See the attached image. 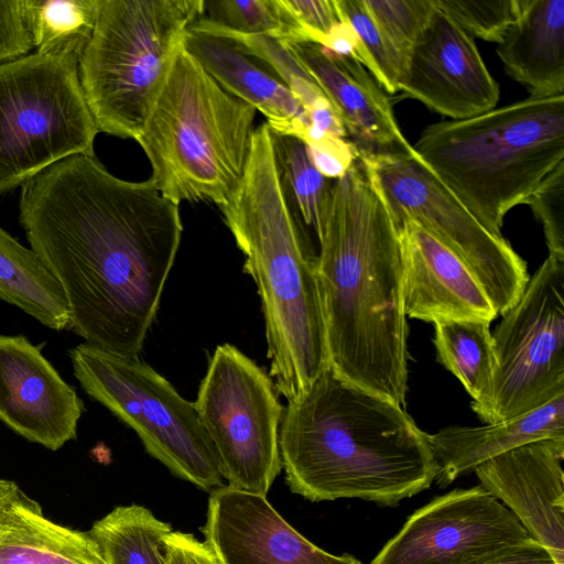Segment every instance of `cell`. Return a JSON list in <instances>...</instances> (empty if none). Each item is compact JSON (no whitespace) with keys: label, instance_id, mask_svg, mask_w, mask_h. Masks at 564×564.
Returning a JSON list of instances; mask_svg holds the SVG:
<instances>
[{"label":"cell","instance_id":"6da1fadb","mask_svg":"<svg viewBox=\"0 0 564 564\" xmlns=\"http://www.w3.org/2000/svg\"><path fill=\"white\" fill-rule=\"evenodd\" d=\"M19 220L62 288L69 329L138 357L180 248L178 205L150 178L124 181L95 155L76 154L21 186Z\"/></svg>","mask_w":564,"mask_h":564},{"label":"cell","instance_id":"7a4b0ae2","mask_svg":"<svg viewBox=\"0 0 564 564\" xmlns=\"http://www.w3.org/2000/svg\"><path fill=\"white\" fill-rule=\"evenodd\" d=\"M316 235L329 367L404 408L409 325L400 231L358 159L332 183Z\"/></svg>","mask_w":564,"mask_h":564},{"label":"cell","instance_id":"3957f363","mask_svg":"<svg viewBox=\"0 0 564 564\" xmlns=\"http://www.w3.org/2000/svg\"><path fill=\"white\" fill-rule=\"evenodd\" d=\"M279 442L290 490L313 502L397 506L427 489L438 470L429 434L403 406L329 366L288 402Z\"/></svg>","mask_w":564,"mask_h":564},{"label":"cell","instance_id":"277c9868","mask_svg":"<svg viewBox=\"0 0 564 564\" xmlns=\"http://www.w3.org/2000/svg\"><path fill=\"white\" fill-rule=\"evenodd\" d=\"M218 207L260 296L269 376L292 401L329 361L317 256L285 198L267 123L254 129L242 177Z\"/></svg>","mask_w":564,"mask_h":564},{"label":"cell","instance_id":"5b68a950","mask_svg":"<svg viewBox=\"0 0 564 564\" xmlns=\"http://www.w3.org/2000/svg\"><path fill=\"white\" fill-rule=\"evenodd\" d=\"M422 162L491 234L564 162V94L525 99L427 126Z\"/></svg>","mask_w":564,"mask_h":564},{"label":"cell","instance_id":"8992f818","mask_svg":"<svg viewBox=\"0 0 564 564\" xmlns=\"http://www.w3.org/2000/svg\"><path fill=\"white\" fill-rule=\"evenodd\" d=\"M257 110L182 46L135 139L169 200L221 205L242 177Z\"/></svg>","mask_w":564,"mask_h":564},{"label":"cell","instance_id":"52a82bcc","mask_svg":"<svg viewBox=\"0 0 564 564\" xmlns=\"http://www.w3.org/2000/svg\"><path fill=\"white\" fill-rule=\"evenodd\" d=\"M204 0H102L78 62L99 132L137 139Z\"/></svg>","mask_w":564,"mask_h":564},{"label":"cell","instance_id":"ba28073f","mask_svg":"<svg viewBox=\"0 0 564 564\" xmlns=\"http://www.w3.org/2000/svg\"><path fill=\"white\" fill-rule=\"evenodd\" d=\"M68 355L82 389L132 429L145 451L174 476L207 492L225 485L194 402L162 375L138 357L85 341Z\"/></svg>","mask_w":564,"mask_h":564},{"label":"cell","instance_id":"9c48e42d","mask_svg":"<svg viewBox=\"0 0 564 564\" xmlns=\"http://www.w3.org/2000/svg\"><path fill=\"white\" fill-rule=\"evenodd\" d=\"M99 132L78 62L40 53L0 65V194L76 154Z\"/></svg>","mask_w":564,"mask_h":564},{"label":"cell","instance_id":"30bf717a","mask_svg":"<svg viewBox=\"0 0 564 564\" xmlns=\"http://www.w3.org/2000/svg\"><path fill=\"white\" fill-rule=\"evenodd\" d=\"M394 221L413 220L471 270L498 315L517 304L528 282L525 261L503 236L487 230L412 153H359Z\"/></svg>","mask_w":564,"mask_h":564},{"label":"cell","instance_id":"8fae6325","mask_svg":"<svg viewBox=\"0 0 564 564\" xmlns=\"http://www.w3.org/2000/svg\"><path fill=\"white\" fill-rule=\"evenodd\" d=\"M194 405L227 485L267 497L282 469L284 408L272 378L236 346L218 345Z\"/></svg>","mask_w":564,"mask_h":564},{"label":"cell","instance_id":"7c38bea8","mask_svg":"<svg viewBox=\"0 0 564 564\" xmlns=\"http://www.w3.org/2000/svg\"><path fill=\"white\" fill-rule=\"evenodd\" d=\"M491 336L494 423L564 393V262L544 260Z\"/></svg>","mask_w":564,"mask_h":564},{"label":"cell","instance_id":"4fadbf2b","mask_svg":"<svg viewBox=\"0 0 564 564\" xmlns=\"http://www.w3.org/2000/svg\"><path fill=\"white\" fill-rule=\"evenodd\" d=\"M530 538L481 485L457 488L414 511L371 564H475Z\"/></svg>","mask_w":564,"mask_h":564},{"label":"cell","instance_id":"5bb4252c","mask_svg":"<svg viewBox=\"0 0 564 564\" xmlns=\"http://www.w3.org/2000/svg\"><path fill=\"white\" fill-rule=\"evenodd\" d=\"M399 93L451 120L495 108L500 94L474 39L437 7L412 48Z\"/></svg>","mask_w":564,"mask_h":564},{"label":"cell","instance_id":"9a60e30c","mask_svg":"<svg viewBox=\"0 0 564 564\" xmlns=\"http://www.w3.org/2000/svg\"><path fill=\"white\" fill-rule=\"evenodd\" d=\"M85 405L25 336L0 335V421L51 451L76 440Z\"/></svg>","mask_w":564,"mask_h":564},{"label":"cell","instance_id":"2e32d148","mask_svg":"<svg viewBox=\"0 0 564 564\" xmlns=\"http://www.w3.org/2000/svg\"><path fill=\"white\" fill-rule=\"evenodd\" d=\"M209 494L200 530L220 564H361L350 554L333 555L310 542L264 496L228 485Z\"/></svg>","mask_w":564,"mask_h":564},{"label":"cell","instance_id":"e0dca14e","mask_svg":"<svg viewBox=\"0 0 564 564\" xmlns=\"http://www.w3.org/2000/svg\"><path fill=\"white\" fill-rule=\"evenodd\" d=\"M564 440H540L474 470L480 485L518 518L530 536L564 564Z\"/></svg>","mask_w":564,"mask_h":564},{"label":"cell","instance_id":"ac0fdd59","mask_svg":"<svg viewBox=\"0 0 564 564\" xmlns=\"http://www.w3.org/2000/svg\"><path fill=\"white\" fill-rule=\"evenodd\" d=\"M397 225L406 317L435 323L492 322L498 316L485 290L458 256L417 223L401 220Z\"/></svg>","mask_w":564,"mask_h":564},{"label":"cell","instance_id":"d6986e66","mask_svg":"<svg viewBox=\"0 0 564 564\" xmlns=\"http://www.w3.org/2000/svg\"><path fill=\"white\" fill-rule=\"evenodd\" d=\"M328 98L359 153H412L386 91L357 61L312 42H282Z\"/></svg>","mask_w":564,"mask_h":564},{"label":"cell","instance_id":"ffe728a7","mask_svg":"<svg viewBox=\"0 0 564 564\" xmlns=\"http://www.w3.org/2000/svg\"><path fill=\"white\" fill-rule=\"evenodd\" d=\"M564 440V393L513 419L477 427L449 426L429 434L441 488L484 462L527 443Z\"/></svg>","mask_w":564,"mask_h":564},{"label":"cell","instance_id":"44dd1931","mask_svg":"<svg viewBox=\"0 0 564 564\" xmlns=\"http://www.w3.org/2000/svg\"><path fill=\"white\" fill-rule=\"evenodd\" d=\"M183 46L226 91L260 111L272 132L300 138L308 127L290 88L229 42L187 29Z\"/></svg>","mask_w":564,"mask_h":564},{"label":"cell","instance_id":"7402d4cb","mask_svg":"<svg viewBox=\"0 0 564 564\" xmlns=\"http://www.w3.org/2000/svg\"><path fill=\"white\" fill-rule=\"evenodd\" d=\"M497 54L530 96L564 94V0H525Z\"/></svg>","mask_w":564,"mask_h":564},{"label":"cell","instance_id":"603a6c76","mask_svg":"<svg viewBox=\"0 0 564 564\" xmlns=\"http://www.w3.org/2000/svg\"><path fill=\"white\" fill-rule=\"evenodd\" d=\"M0 564H106L89 531L45 517L20 488L0 503Z\"/></svg>","mask_w":564,"mask_h":564},{"label":"cell","instance_id":"cb8c5ba5","mask_svg":"<svg viewBox=\"0 0 564 564\" xmlns=\"http://www.w3.org/2000/svg\"><path fill=\"white\" fill-rule=\"evenodd\" d=\"M490 323L485 319L433 323L436 360L462 382L473 399V411L486 424L494 423L496 357Z\"/></svg>","mask_w":564,"mask_h":564},{"label":"cell","instance_id":"d4e9b609","mask_svg":"<svg viewBox=\"0 0 564 564\" xmlns=\"http://www.w3.org/2000/svg\"><path fill=\"white\" fill-rule=\"evenodd\" d=\"M0 300L54 330L69 329L61 285L30 249L0 228Z\"/></svg>","mask_w":564,"mask_h":564},{"label":"cell","instance_id":"484cf974","mask_svg":"<svg viewBox=\"0 0 564 564\" xmlns=\"http://www.w3.org/2000/svg\"><path fill=\"white\" fill-rule=\"evenodd\" d=\"M173 531L139 505L115 507L89 532L106 564H165V539Z\"/></svg>","mask_w":564,"mask_h":564},{"label":"cell","instance_id":"4316f807","mask_svg":"<svg viewBox=\"0 0 564 564\" xmlns=\"http://www.w3.org/2000/svg\"><path fill=\"white\" fill-rule=\"evenodd\" d=\"M101 4L102 0H25L36 53L79 62Z\"/></svg>","mask_w":564,"mask_h":564},{"label":"cell","instance_id":"83f0119b","mask_svg":"<svg viewBox=\"0 0 564 564\" xmlns=\"http://www.w3.org/2000/svg\"><path fill=\"white\" fill-rule=\"evenodd\" d=\"M280 183L291 209L315 231L328 200L332 183L314 165L307 145L299 138L271 131Z\"/></svg>","mask_w":564,"mask_h":564},{"label":"cell","instance_id":"f1b7e54d","mask_svg":"<svg viewBox=\"0 0 564 564\" xmlns=\"http://www.w3.org/2000/svg\"><path fill=\"white\" fill-rule=\"evenodd\" d=\"M188 30L223 39L246 55L269 64L280 76L282 83L295 95L304 111L321 99L327 98L317 83L279 40L260 34L236 32L212 22L203 15L196 19Z\"/></svg>","mask_w":564,"mask_h":564},{"label":"cell","instance_id":"f546056e","mask_svg":"<svg viewBox=\"0 0 564 564\" xmlns=\"http://www.w3.org/2000/svg\"><path fill=\"white\" fill-rule=\"evenodd\" d=\"M203 17L236 32L302 42L300 29L281 0H204Z\"/></svg>","mask_w":564,"mask_h":564},{"label":"cell","instance_id":"4dcf8cb0","mask_svg":"<svg viewBox=\"0 0 564 564\" xmlns=\"http://www.w3.org/2000/svg\"><path fill=\"white\" fill-rule=\"evenodd\" d=\"M339 20L346 21L359 36L373 65L372 77L389 94L399 93L405 66L373 21L364 0H334Z\"/></svg>","mask_w":564,"mask_h":564},{"label":"cell","instance_id":"1f68e13d","mask_svg":"<svg viewBox=\"0 0 564 564\" xmlns=\"http://www.w3.org/2000/svg\"><path fill=\"white\" fill-rule=\"evenodd\" d=\"M405 72L412 48L436 9L435 0H364ZM405 75V74H404Z\"/></svg>","mask_w":564,"mask_h":564},{"label":"cell","instance_id":"d6a6232c","mask_svg":"<svg viewBox=\"0 0 564 564\" xmlns=\"http://www.w3.org/2000/svg\"><path fill=\"white\" fill-rule=\"evenodd\" d=\"M525 0H435L473 39L499 44L518 20Z\"/></svg>","mask_w":564,"mask_h":564},{"label":"cell","instance_id":"836d02e7","mask_svg":"<svg viewBox=\"0 0 564 564\" xmlns=\"http://www.w3.org/2000/svg\"><path fill=\"white\" fill-rule=\"evenodd\" d=\"M524 204L542 224L549 257L564 262V162L541 182Z\"/></svg>","mask_w":564,"mask_h":564},{"label":"cell","instance_id":"e575fe53","mask_svg":"<svg viewBox=\"0 0 564 564\" xmlns=\"http://www.w3.org/2000/svg\"><path fill=\"white\" fill-rule=\"evenodd\" d=\"M32 48L25 0H0V65L29 55Z\"/></svg>","mask_w":564,"mask_h":564},{"label":"cell","instance_id":"d590c367","mask_svg":"<svg viewBox=\"0 0 564 564\" xmlns=\"http://www.w3.org/2000/svg\"><path fill=\"white\" fill-rule=\"evenodd\" d=\"M281 3L299 26L302 42L322 45L340 21L334 0H281Z\"/></svg>","mask_w":564,"mask_h":564},{"label":"cell","instance_id":"8d00e7d4","mask_svg":"<svg viewBox=\"0 0 564 564\" xmlns=\"http://www.w3.org/2000/svg\"><path fill=\"white\" fill-rule=\"evenodd\" d=\"M306 145L314 165L326 178L341 177L358 159L357 149L344 138L326 135Z\"/></svg>","mask_w":564,"mask_h":564},{"label":"cell","instance_id":"74e56055","mask_svg":"<svg viewBox=\"0 0 564 564\" xmlns=\"http://www.w3.org/2000/svg\"><path fill=\"white\" fill-rule=\"evenodd\" d=\"M165 564H220L212 547L192 533L172 531L165 539Z\"/></svg>","mask_w":564,"mask_h":564},{"label":"cell","instance_id":"f35d334b","mask_svg":"<svg viewBox=\"0 0 564 564\" xmlns=\"http://www.w3.org/2000/svg\"><path fill=\"white\" fill-rule=\"evenodd\" d=\"M475 564H556L549 551L538 541L529 540L502 549Z\"/></svg>","mask_w":564,"mask_h":564},{"label":"cell","instance_id":"ab89813d","mask_svg":"<svg viewBox=\"0 0 564 564\" xmlns=\"http://www.w3.org/2000/svg\"><path fill=\"white\" fill-rule=\"evenodd\" d=\"M19 489L17 482L7 479H0V503L8 499Z\"/></svg>","mask_w":564,"mask_h":564}]
</instances>
